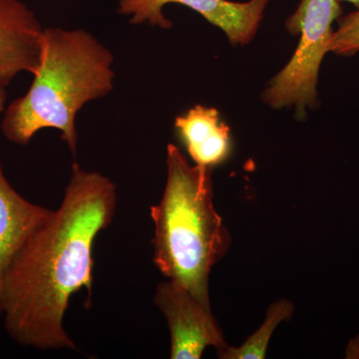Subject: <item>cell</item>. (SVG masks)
<instances>
[{
	"mask_svg": "<svg viewBox=\"0 0 359 359\" xmlns=\"http://www.w3.org/2000/svg\"><path fill=\"white\" fill-rule=\"evenodd\" d=\"M175 128L187 152L198 166L221 164L231 152L230 128L218 110L197 105L175 120Z\"/></svg>",
	"mask_w": 359,
	"mask_h": 359,
	"instance_id": "cell-9",
	"label": "cell"
},
{
	"mask_svg": "<svg viewBox=\"0 0 359 359\" xmlns=\"http://www.w3.org/2000/svg\"><path fill=\"white\" fill-rule=\"evenodd\" d=\"M339 0H302L285 26L292 35H299L294 56L264 90V102L280 109L294 106L304 116L306 108L318 105V74L334 36L332 25L341 16Z\"/></svg>",
	"mask_w": 359,
	"mask_h": 359,
	"instance_id": "cell-4",
	"label": "cell"
},
{
	"mask_svg": "<svg viewBox=\"0 0 359 359\" xmlns=\"http://www.w3.org/2000/svg\"><path fill=\"white\" fill-rule=\"evenodd\" d=\"M51 214L52 210L22 197L9 183L0 163V318L8 269L27 238Z\"/></svg>",
	"mask_w": 359,
	"mask_h": 359,
	"instance_id": "cell-8",
	"label": "cell"
},
{
	"mask_svg": "<svg viewBox=\"0 0 359 359\" xmlns=\"http://www.w3.org/2000/svg\"><path fill=\"white\" fill-rule=\"evenodd\" d=\"M113 63L110 49L86 30L44 28L41 62L32 86L4 111L6 140L25 146L37 132L56 129L76 154V116L85 104L114 88Z\"/></svg>",
	"mask_w": 359,
	"mask_h": 359,
	"instance_id": "cell-2",
	"label": "cell"
},
{
	"mask_svg": "<svg viewBox=\"0 0 359 359\" xmlns=\"http://www.w3.org/2000/svg\"><path fill=\"white\" fill-rule=\"evenodd\" d=\"M339 1H346L353 4L356 9H359V0H339Z\"/></svg>",
	"mask_w": 359,
	"mask_h": 359,
	"instance_id": "cell-14",
	"label": "cell"
},
{
	"mask_svg": "<svg viewBox=\"0 0 359 359\" xmlns=\"http://www.w3.org/2000/svg\"><path fill=\"white\" fill-rule=\"evenodd\" d=\"M117 189L98 172L75 163L60 207L21 248L4 282V327L25 347L76 351L65 328L71 297L91 295L93 247L114 219Z\"/></svg>",
	"mask_w": 359,
	"mask_h": 359,
	"instance_id": "cell-1",
	"label": "cell"
},
{
	"mask_svg": "<svg viewBox=\"0 0 359 359\" xmlns=\"http://www.w3.org/2000/svg\"><path fill=\"white\" fill-rule=\"evenodd\" d=\"M269 0L233 2L229 0H120L118 13L130 16V22L172 27L163 8L170 4L189 7L211 25L223 30L231 44L245 45L256 36Z\"/></svg>",
	"mask_w": 359,
	"mask_h": 359,
	"instance_id": "cell-5",
	"label": "cell"
},
{
	"mask_svg": "<svg viewBox=\"0 0 359 359\" xmlns=\"http://www.w3.org/2000/svg\"><path fill=\"white\" fill-rule=\"evenodd\" d=\"M43 30L20 0H0V86L21 72L34 75L41 62Z\"/></svg>",
	"mask_w": 359,
	"mask_h": 359,
	"instance_id": "cell-7",
	"label": "cell"
},
{
	"mask_svg": "<svg viewBox=\"0 0 359 359\" xmlns=\"http://www.w3.org/2000/svg\"><path fill=\"white\" fill-rule=\"evenodd\" d=\"M347 355H351V358H359V337L351 342Z\"/></svg>",
	"mask_w": 359,
	"mask_h": 359,
	"instance_id": "cell-12",
	"label": "cell"
},
{
	"mask_svg": "<svg viewBox=\"0 0 359 359\" xmlns=\"http://www.w3.org/2000/svg\"><path fill=\"white\" fill-rule=\"evenodd\" d=\"M337 25L330 52L344 57L355 55L359 52V9L340 16Z\"/></svg>",
	"mask_w": 359,
	"mask_h": 359,
	"instance_id": "cell-11",
	"label": "cell"
},
{
	"mask_svg": "<svg viewBox=\"0 0 359 359\" xmlns=\"http://www.w3.org/2000/svg\"><path fill=\"white\" fill-rule=\"evenodd\" d=\"M294 306L287 301L276 302L269 308L262 327L240 347L224 346L218 351L224 359H262L266 356L269 339L278 323L290 318Z\"/></svg>",
	"mask_w": 359,
	"mask_h": 359,
	"instance_id": "cell-10",
	"label": "cell"
},
{
	"mask_svg": "<svg viewBox=\"0 0 359 359\" xmlns=\"http://www.w3.org/2000/svg\"><path fill=\"white\" fill-rule=\"evenodd\" d=\"M7 91L6 87L0 86V114L6 109Z\"/></svg>",
	"mask_w": 359,
	"mask_h": 359,
	"instance_id": "cell-13",
	"label": "cell"
},
{
	"mask_svg": "<svg viewBox=\"0 0 359 359\" xmlns=\"http://www.w3.org/2000/svg\"><path fill=\"white\" fill-rule=\"evenodd\" d=\"M211 170L192 166L169 144L166 187L162 199L150 209L156 266L208 306L210 273L230 244L212 203Z\"/></svg>",
	"mask_w": 359,
	"mask_h": 359,
	"instance_id": "cell-3",
	"label": "cell"
},
{
	"mask_svg": "<svg viewBox=\"0 0 359 359\" xmlns=\"http://www.w3.org/2000/svg\"><path fill=\"white\" fill-rule=\"evenodd\" d=\"M154 302L167 320L172 359H200L207 347L219 351L226 346L211 308L185 287L172 280L160 283Z\"/></svg>",
	"mask_w": 359,
	"mask_h": 359,
	"instance_id": "cell-6",
	"label": "cell"
}]
</instances>
